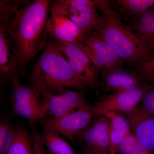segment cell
I'll return each instance as SVG.
<instances>
[{"label": "cell", "mask_w": 154, "mask_h": 154, "mask_svg": "<svg viewBox=\"0 0 154 154\" xmlns=\"http://www.w3.org/2000/svg\"><path fill=\"white\" fill-rule=\"evenodd\" d=\"M51 4L48 0L30 2L5 24L18 51V66L25 65L46 45Z\"/></svg>", "instance_id": "6da1fadb"}, {"label": "cell", "mask_w": 154, "mask_h": 154, "mask_svg": "<svg viewBox=\"0 0 154 154\" xmlns=\"http://www.w3.org/2000/svg\"><path fill=\"white\" fill-rule=\"evenodd\" d=\"M105 24L97 34L107 42L122 60L137 63L151 55L152 51L137 35L122 22L109 2L96 0Z\"/></svg>", "instance_id": "7a4b0ae2"}, {"label": "cell", "mask_w": 154, "mask_h": 154, "mask_svg": "<svg viewBox=\"0 0 154 154\" xmlns=\"http://www.w3.org/2000/svg\"><path fill=\"white\" fill-rule=\"evenodd\" d=\"M31 80L32 87L41 96L63 88L86 86L71 68L54 41L48 45L34 65Z\"/></svg>", "instance_id": "3957f363"}, {"label": "cell", "mask_w": 154, "mask_h": 154, "mask_svg": "<svg viewBox=\"0 0 154 154\" xmlns=\"http://www.w3.org/2000/svg\"><path fill=\"white\" fill-rule=\"evenodd\" d=\"M12 85L10 99L14 113L32 123L47 115L46 105L35 88L22 85L16 77L12 79Z\"/></svg>", "instance_id": "277c9868"}, {"label": "cell", "mask_w": 154, "mask_h": 154, "mask_svg": "<svg viewBox=\"0 0 154 154\" xmlns=\"http://www.w3.org/2000/svg\"><path fill=\"white\" fill-rule=\"evenodd\" d=\"M67 16L87 36L97 33L105 24V20L96 9L75 2L74 0H58L51 2Z\"/></svg>", "instance_id": "5b68a950"}, {"label": "cell", "mask_w": 154, "mask_h": 154, "mask_svg": "<svg viewBox=\"0 0 154 154\" xmlns=\"http://www.w3.org/2000/svg\"><path fill=\"white\" fill-rule=\"evenodd\" d=\"M152 88V86L146 84L134 90L106 96L98 101L95 106H92L94 118L111 112L130 113L137 107L139 102Z\"/></svg>", "instance_id": "8992f818"}, {"label": "cell", "mask_w": 154, "mask_h": 154, "mask_svg": "<svg viewBox=\"0 0 154 154\" xmlns=\"http://www.w3.org/2000/svg\"><path fill=\"white\" fill-rule=\"evenodd\" d=\"M41 97L46 105L47 115H50L51 118H61L90 106L82 93L69 91L66 88L43 94Z\"/></svg>", "instance_id": "52a82bcc"}, {"label": "cell", "mask_w": 154, "mask_h": 154, "mask_svg": "<svg viewBox=\"0 0 154 154\" xmlns=\"http://www.w3.org/2000/svg\"><path fill=\"white\" fill-rule=\"evenodd\" d=\"M92 61L94 66L102 72L122 66L123 60L106 42L97 34L88 36L76 44Z\"/></svg>", "instance_id": "ba28073f"}, {"label": "cell", "mask_w": 154, "mask_h": 154, "mask_svg": "<svg viewBox=\"0 0 154 154\" xmlns=\"http://www.w3.org/2000/svg\"><path fill=\"white\" fill-rule=\"evenodd\" d=\"M91 108L92 106H89L61 118L48 119L43 122V125L69 139H75L91 124L92 119L94 118Z\"/></svg>", "instance_id": "9c48e42d"}, {"label": "cell", "mask_w": 154, "mask_h": 154, "mask_svg": "<svg viewBox=\"0 0 154 154\" xmlns=\"http://www.w3.org/2000/svg\"><path fill=\"white\" fill-rule=\"evenodd\" d=\"M53 41L75 73L86 85L94 86L97 69L87 54L76 44Z\"/></svg>", "instance_id": "30bf717a"}, {"label": "cell", "mask_w": 154, "mask_h": 154, "mask_svg": "<svg viewBox=\"0 0 154 154\" xmlns=\"http://www.w3.org/2000/svg\"><path fill=\"white\" fill-rule=\"evenodd\" d=\"M48 32L54 40L78 44L87 38L82 30L69 18L51 4Z\"/></svg>", "instance_id": "8fae6325"}, {"label": "cell", "mask_w": 154, "mask_h": 154, "mask_svg": "<svg viewBox=\"0 0 154 154\" xmlns=\"http://www.w3.org/2000/svg\"><path fill=\"white\" fill-rule=\"evenodd\" d=\"M93 122L79 137L86 154H109V122L105 115L94 118Z\"/></svg>", "instance_id": "7c38bea8"}, {"label": "cell", "mask_w": 154, "mask_h": 154, "mask_svg": "<svg viewBox=\"0 0 154 154\" xmlns=\"http://www.w3.org/2000/svg\"><path fill=\"white\" fill-rule=\"evenodd\" d=\"M126 114L135 138L144 148L154 153V116L140 106Z\"/></svg>", "instance_id": "4fadbf2b"}, {"label": "cell", "mask_w": 154, "mask_h": 154, "mask_svg": "<svg viewBox=\"0 0 154 154\" xmlns=\"http://www.w3.org/2000/svg\"><path fill=\"white\" fill-rule=\"evenodd\" d=\"M122 66L102 72L105 88L115 93L134 90L144 85L139 77L123 69Z\"/></svg>", "instance_id": "5bb4252c"}, {"label": "cell", "mask_w": 154, "mask_h": 154, "mask_svg": "<svg viewBox=\"0 0 154 154\" xmlns=\"http://www.w3.org/2000/svg\"><path fill=\"white\" fill-rule=\"evenodd\" d=\"M19 66L17 48L5 24L0 26V71L3 75H12Z\"/></svg>", "instance_id": "9a60e30c"}, {"label": "cell", "mask_w": 154, "mask_h": 154, "mask_svg": "<svg viewBox=\"0 0 154 154\" xmlns=\"http://www.w3.org/2000/svg\"><path fill=\"white\" fill-rule=\"evenodd\" d=\"M104 115L109 122V154H116L122 143L131 133L130 122L128 118L116 112H109Z\"/></svg>", "instance_id": "2e32d148"}, {"label": "cell", "mask_w": 154, "mask_h": 154, "mask_svg": "<svg viewBox=\"0 0 154 154\" xmlns=\"http://www.w3.org/2000/svg\"><path fill=\"white\" fill-rule=\"evenodd\" d=\"M132 28L151 50H154V11L137 16Z\"/></svg>", "instance_id": "e0dca14e"}, {"label": "cell", "mask_w": 154, "mask_h": 154, "mask_svg": "<svg viewBox=\"0 0 154 154\" xmlns=\"http://www.w3.org/2000/svg\"><path fill=\"white\" fill-rule=\"evenodd\" d=\"M42 140L51 154H76L71 146L60 134L51 128L44 127Z\"/></svg>", "instance_id": "ac0fdd59"}, {"label": "cell", "mask_w": 154, "mask_h": 154, "mask_svg": "<svg viewBox=\"0 0 154 154\" xmlns=\"http://www.w3.org/2000/svg\"><path fill=\"white\" fill-rule=\"evenodd\" d=\"M7 154H35L33 137L23 127L17 128L15 139Z\"/></svg>", "instance_id": "d6986e66"}, {"label": "cell", "mask_w": 154, "mask_h": 154, "mask_svg": "<svg viewBox=\"0 0 154 154\" xmlns=\"http://www.w3.org/2000/svg\"><path fill=\"white\" fill-rule=\"evenodd\" d=\"M117 2L125 11L136 16L154 11V0H119Z\"/></svg>", "instance_id": "ffe728a7"}, {"label": "cell", "mask_w": 154, "mask_h": 154, "mask_svg": "<svg viewBox=\"0 0 154 154\" xmlns=\"http://www.w3.org/2000/svg\"><path fill=\"white\" fill-rule=\"evenodd\" d=\"M27 0H2L0 2L1 23H8L22 7L28 5Z\"/></svg>", "instance_id": "44dd1931"}, {"label": "cell", "mask_w": 154, "mask_h": 154, "mask_svg": "<svg viewBox=\"0 0 154 154\" xmlns=\"http://www.w3.org/2000/svg\"><path fill=\"white\" fill-rule=\"evenodd\" d=\"M17 128H15L5 121L0 123V154H7L14 142Z\"/></svg>", "instance_id": "7402d4cb"}, {"label": "cell", "mask_w": 154, "mask_h": 154, "mask_svg": "<svg viewBox=\"0 0 154 154\" xmlns=\"http://www.w3.org/2000/svg\"><path fill=\"white\" fill-rule=\"evenodd\" d=\"M118 153L120 154H154L140 144L131 133L120 144Z\"/></svg>", "instance_id": "603a6c76"}, {"label": "cell", "mask_w": 154, "mask_h": 154, "mask_svg": "<svg viewBox=\"0 0 154 154\" xmlns=\"http://www.w3.org/2000/svg\"><path fill=\"white\" fill-rule=\"evenodd\" d=\"M138 73L142 80L154 82V55L137 63Z\"/></svg>", "instance_id": "cb8c5ba5"}, {"label": "cell", "mask_w": 154, "mask_h": 154, "mask_svg": "<svg viewBox=\"0 0 154 154\" xmlns=\"http://www.w3.org/2000/svg\"><path fill=\"white\" fill-rule=\"evenodd\" d=\"M141 102L140 107L154 116V87L145 94Z\"/></svg>", "instance_id": "d4e9b609"}, {"label": "cell", "mask_w": 154, "mask_h": 154, "mask_svg": "<svg viewBox=\"0 0 154 154\" xmlns=\"http://www.w3.org/2000/svg\"><path fill=\"white\" fill-rule=\"evenodd\" d=\"M32 137L34 153L45 154V146L42 140L41 135L36 131H34Z\"/></svg>", "instance_id": "484cf974"}]
</instances>
